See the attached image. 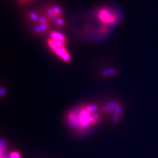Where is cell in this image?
Wrapping results in <instances>:
<instances>
[{
    "instance_id": "cell-1",
    "label": "cell",
    "mask_w": 158,
    "mask_h": 158,
    "mask_svg": "<svg viewBox=\"0 0 158 158\" xmlns=\"http://www.w3.org/2000/svg\"><path fill=\"white\" fill-rule=\"evenodd\" d=\"M101 118V111L98 106L88 103L70 110L66 115V122L72 130L84 133L93 129Z\"/></svg>"
},
{
    "instance_id": "cell-2",
    "label": "cell",
    "mask_w": 158,
    "mask_h": 158,
    "mask_svg": "<svg viewBox=\"0 0 158 158\" xmlns=\"http://www.w3.org/2000/svg\"><path fill=\"white\" fill-rule=\"evenodd\" d=\"M47 44L51 51L59 56L63 62H70L71 56L66 48L67 39L64 35L59 31H51L49 35Z\"/></svg>"
},
{
    "instance_id": "cell-3",
    "label": "cell",
    "mask_w": 158,
    "mask_h": 158,
    "mask_svg": "<svg viewBox=\"0 0 158 158\" xmlns=\"http://www.w3.org/2000/svg\"><path fill=\"white\" fill-rule=\"evenodd\" d=\"M96 16L103 25L110 26L118 22L117 13L108 7H101L97 11Z\"/></svg>"
},
{
    "instance_id": "cell-4",
    "label": "cell",
    "mask_w": 158,
    "mask_h": 158,
    "mask_svg": "<svg viewBox=\"0 0 158 158\" xmlns=\"http://www.w3.org/2000/svg\"><path fill=\"white\" fill-rule=\"evenodd\" d=\"M30 19L35 23V31L37 34H42L46 31L49 28L50 22L46 15H39L36 13H30L29 15Z\"/></svg>"
},
{
    "instance_id": "cell-5",
    "label": "cell",
    "mask_w": 158,
    "mask_h": 158,
    "mask_svg": "<svg viewBox=\"0 0 158 158\" xmlns=\"http://www.w3.org/2000/svg\"><path fill=\"white\" fill-rule=\"evenodd\" d=\"M62 10L56 5L48 7L46 10V16L49 21H54V23L59 27H63L65 24L64 18L62 16Z\"/></svg>"
},
{
    "instance_id": "cell-6",
    "label": "cell",
    "mask_w": 158,
    "mask_h": 158,
    "mask_svg": "<svg viewBox=\"0 0 158 158\" xmlns=\"http://www.w3.org/2000/svg\"><path fill=\"white\" fill-rule=\"evenodd\" d=\"M104 113H106L111 116L114 122H118L122 114V108L121 106L116 102H110L106 105L102 109Z\"/></svg>"
},
{
    "instance_id": "cell-7",
    "label": "cell",
    "mask_w": 158,
    "mask_h": 158,
    "mask_svg": "<svg viewBox=\"0 0 158 158\" xmlns=\"http://www.w3.org/2000/svg\"><path fill=\"white\" fill-rule=\"evenodd\" d=\"M1 158H21V155L17 151H8L7 144L4 141H2Z\"/></svg>"
},
{
    "instance_id": "cell-8",
    "label": "cell",
    "mask_w": 158,
    "mask_h": 158,
    "mask_svg": "<svg viewBox=\"0 0 158 158\" xmlns=\"http://www.w3.org/2000/svg\"><path fill=\"white\" fill-rule=\"evenodd\" d=\"M115 74V72H114V70H111V69H110V70H106L105 72L103 73V76H113V75Z\"/></svg>"
},
{
    "instance_id": "cell-9",
    "label": "cell",
    "mask_w": 158,
    "mask_h": 158,
    "mask_svg": "<svg viewBox=\"0 0 158 158\" xmlns=\"http://www.w3.org/2000/svg\"><path fill=\"white\" fill-rule=\"evenodd\" d=\"M31 1H32V0H19V2L21 4H25L27 2H29Z\"/></svg>"
}]
</instances>
